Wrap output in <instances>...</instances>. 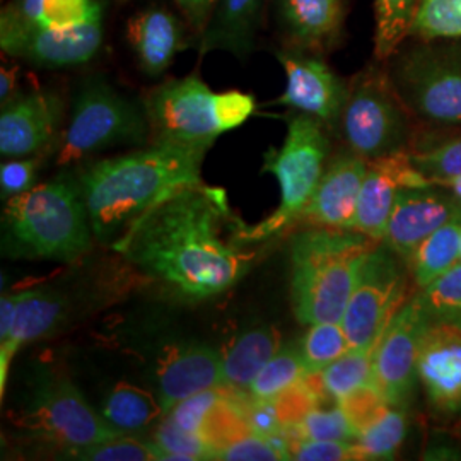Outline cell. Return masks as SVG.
Here are the masks:
<instances>
[{
    "instance_id": "f1b7e54d",
    "label": "cell",
    "mask_w": 461,
    "mask_h": 461,
    "mask_svg": "<svg viewBox=\"0 0 461 461\" xmlns=\"http://www.w3.org/2000/svg\"><path fill=\"white\" fill-rule=\"evenodd\" d=\"M373 354L375 348H350L321 373H316L327 400L339 403L352 392L375 383Z\"/></svg>"
},
{
    "instance_id": "6da1fadb",
    "label": "cell",
    "mask_w": 461,
    "mask_h": 461,
    "mask_svg": "<svg viewBox=\"0 0 461 461\" xmlns=\"http://www.w3.org/2000/svg\"><path fill=\"white\" fill-rule=\"evenodd\" d=\"M236 224L224 190L198 183L137 215L113 249L169 293L202 301L224 294L251 268L253 251L224 238Z\"/></svg>"
},
{
    "instance_id": "4fadbf2b",
    "label": "cell",
    "mask_w": 461,
    "mask_h": 461,
    "mask_svg": "<svg viewBox=\"0 0 461 461\" xmlns=\"http://www.w3.org/2000/svg\"><path fill=\"white\" fill-rule=\"evenodd\" d=\"M103 23L76 30H51L38 24H2L0 45L11 55L45 68L81 66L96 57L103 43Z\"/></svg>"
},
{
    "instance_id": "484cf974",
    "label": "cell",
    "mask_w": 461,
    "mask_h": 461,
    "mask_svg": "<svg viewBox=\"0 0 461 461\" xmlns=\"http://www.w3.org/2000/svg\"><path fill=\"white\" fill-rule=\"evenodd\" d=\"M460 247L461 214H458L428 236L409 258L415 289L428 287L460 264Z\"/></svg>"
},
{
    "instance_id": "816d5d0a",
    "label": "cell",
    "mask_w": 461,
    "mask_h": 461,
    "mask_svg": "<svg viewBox=\"0 0 461 461\" xmlns=\"http://www.w3.org/2000/svg\"><path fill=\"white\" fill-rule=\"evenodd\" d=\"M460 262H461V247H460Z\"/></svg>"
},
{
    "instance_id": "f6af8a7d",
    "label": "cell",
    "mask_w": 461,
    "mask_h": 461,
    "mask_svg": "<svg viewBox=\"0 0 461 461\" xmlns=\"http://www.w3.org/2000/svg\"><path fill=\"white\" fill-rule=\"evenodd\" d=\"M173 2L178 5L188 24L200 34L212 14L217 0H173Z\"/></svg>"
},
{
    "instance_id": "b9f144b4",
    "label": "cell",
    "mask_w": 461,
    "mask_h": 461,
    "mask_svg": "<svg viewBox=\"0 0 461 461\" xmlns=\"http://www.w3.org/2000/svg\"><path fill=\"white\" fill-rule=\"evenodd\" d=\"M215 460L279 461L287 460V456L268 438L249 430L245 436L219 449Z\"/></svg>"
},
{
    "instance_id": "3957f363",
    "label": "cell",
    "mask_w": 461,
    "mask_h": 461,
    "mask_svg": "<svg viewBox=\"0 0 461 461\" xmlns=\"http://www.w3.org/2000/svg\"><path fill=\"white\" fill-rule=\"evenodd\" d=\"M378 241L352 230L310 226L291 241V303L301 325L342 321L364 257Z\"/></svg>"
},
{
    "instance_id": "8992f818",
    "label": "cell",
    "mask_w": 461,
    "mask_h": 461,
    "mask_svg": "<svg viewBox=\"0 0 461 461\" xmlns=\"http://www.w3.org/2000/svg\"><path fill=\"white\" fill-rule=\"evenodd\" d=\"M330 140L323 122L296 112L287 118V135L279 149H268L264 156V171L272 173L280 186V203L276 212L257 226L238 222L236 241L255 245L267 241L301 221L306 205L325 173Z\"/></svg>"
},
{
    "instance_id": "5b68a950",
    "label": "cell",
    "mask_w": 461,
    "mask_h": 461,
    "mask_svg": "<svg viewBox=\"0 0 461 461\" xmlns=\"http://www.w3.org/2000/svg\"><path fill=\"white\" fill-rule=\"evenodd\" d=\"M150 142L209 149L219 135L241 127L255 113V96L243 91L214 93L197 74L169 79L142 99Z\"/></svg>"
},
{
    "instance_id": "ffe728a7",
    "label": "cell",
    "mask_w": 461,
    "mask_h": 461,
    "mask_svg": "<svg viewBox=\"0 0 461 461\" xmlns=\"http://www.w3.org/2000/svg\"><path fill=\"white\" fill-rule=\"evenodd\" d=\"M156 378L158 398L167 413L188 396L224 386L222 354L202 344L171 347L158 363Z\"/></svg>"
},
{
    "instance_id": "f907efd6",
    "label": "cell",
    "mask_w": 461,
    "mask_h": 461,
    "mask_svg": "<svg viewBox=\"0 0 461 461\" xmlns=\"http://www.w3.org/2000/svg\"><path fill=\"white\" fill-rule=\"evenodd\" d=\"M458 434H460V438H461V424H460V430H458Z\"/></svg>"
},
{
    "instance_id": "4316f807",
    "label": "cell",
    "mask_w": 461,
    "mask_h": 461,
    "mask_svg": "<svg viewBox=\"0 0 461 461\" xmlns=\"http://www.w3.org/2000/svg\"><path fill=\"white\" fill-rule=\"evenodd\" d=\"M165 415L159 398L156 400L148 390L127 381L116 383L103 407V417L106 422L123 434L144 430Z\"/></svg>"
},
{
    "instance_id": "ee69618b",
    "label": "cell",
    "mask_w": 461,
    "mask_h": 461,
    "mask_svg": "<svg viewBox=\"0 0 461 461\" xmlns=\"http://www.w3.org/2000/svg\"><path fill=\"white\" fill-rule=\"evenodd\" d=\"M40 167V159L30 158H14L0 166V192L2 198L16 197L32 190L36 185V173Z\"/></svg>"
},
{
    "instance_id": "c3c4849f",
    "label": "cell",
    "mask_w": 461,
    "mask_h": 461,
    "mask_svg": "<svg viewBox=\"0 0 461 461\" xmlns=\"http://www.w3.org/2000/svg\"><path fill=\"white\" fill-rule=\"evenodd\" d=\"M16 67H2V72H0V101H2V104L16 98Z\"/></svg>"
},
{
    "instance_id": "7c38bea8",
    "label": "cell",
    "mask_w": 461,
    "mask_h": 461,
    "mask_svg": "<svg viewBox=\"0 0 461 461\" xmlns=\"http://www.w3.org/2000/svg\"><path fill=\"white\" fill-rule=\"evenodd\" d=\"M430 323L420 296L415 291L398 310L375 347V384L393 407L409 409L412 403L419 383L417 361L420 342Z\"/></svg>"
},
{
    "instance_id": "e575fe53",
    "label": "cell",
    "mask_w": 461,
    "mask_h": 461,
    "mask_svg": "<svg viewBox=\"0 0 461 461\" xmlns=\"http://www.w3.org/2000/svg\"><path fill=\"white\" fill-rule=\"evenodd\" d=\"M291 445L301 439H318V441H356L357 432L352 428L350 420L347 419L346 412L339 403L329 409L314 407L313 411L306 413L303 420L293 426L284 429Z\"/></svg>"
},
{
    "instance_id": "83f0119b",
    "label": "cell",
    "mask_w": 461,
    "mask_h": 461,
    "mask_svg": "<svg viewBox=\"0 0 461 461\" xmlns=\"http://www.w3.org/2000/svg\"><path fill=\"white\" fill-rule=\"evenodd\" d=\"M407 152L413 167L429 183L443 185L461 176V133L415 137Z\"/></svg>"
},
{
    "instance_id": "4dcf8cb0",
    "label": "cell",
    "mask_w": 461,
    "mask_h": 461,
    "mask_svg": "<svg viewBox=\"0 0 461 461\" xmlns=\"http://www.w3.org/2000/svg\"><path fill=\"white\" fill-rule=\"evenodd\" d=\"M409 430V412L405 407L390 405L369 428L357 436L356 445L363 460H393Z\"/></svg>"
},
{
    "instance_id": "ba28073f",
    "label": "cell",
    "mask_w": 461,
    "mask_h": 461,
    "mask_svg": "<svg viewBox=\"0 0 461 461\" xmlns=\"http://www.w3.org/2000/svg\"><path fill=\"white\" fill-rule=\"evenodd\" d=\"M412 118L390 74L369 67L348 84L339 123L348 150L373 161L411 149Z\"/></svg>"
},
{
    "instance_id": "836d02e7",
    "label": "cell",
    "mask_w": 461,
    "mask_h": 461,
    "mask_svg": "<svg viewBox=\"0 0 461 461\" xmlns=\"http://www.w3.org/2000/svg\"><path fill=\"white\" fill-rule=\"evenodd\" d=\"M150 443L159 461L215 460L214 449L205 443L200 434L178 428L167 415L154 428Z\"/></svg>"
},
{
    "instance_id": "277c9868",
    "label": "cell",
    "mask_w": 461,
    "mask_h": 461,
    "mask_svg": "<svg viewBox=\"0 0 461 461\" xmlns=\"http://www.w3.org/2000/svg\"><path fill=\"white\" fill-rule=\"evenodd\" d=\"M4 249L13 257L76 262L93 245V226L79 186L67 180L34 185L7 198Z\"/></svg>"
},
{
    "instance_id": "5bb4252c",
    "label": "cell",
    "mask_w": 461,
    "mask_h": 461,
    "mask_svg": "<svg viewBox=\"0 0 461 461\" xmlns=\"http://www.w3.org/2000/svg\"><path fill=\"white\" fill-rule=\"evenodd\" d=\"M417 378L426 396L429 412L451 422L461 417V330L446 323H430L424 331Z\"/></svg>"
},
{
    "instance_id": "7402d4cb",
    "label": "cell",
    "mask_w": 461,
    "mask_h": 461,
    "mask_svg": "<svg viewBox=\"0 0 461 461\" xmlns=\"http://www.w3.org/2000/svg\"><path fill=\"white\" fill-rule=\"evenodd\" d=\"M129 41L144 74L158 77L188 47L183 23L163 7H149L129 23Z\"/></svg>"
},
{
    "instance_id": "1f68e13d",
    "label": "cell",
    "mask_w": 461,
    "mask_h": 461,
    "mask_svg": "<svg viewBox=\"0 0 461 461\" xmlns=\"http://www.w3.org/2000/svg\"><path fill=\"white\" fill-rule=\"evenodd\" d=\"M420 0H376L375 53L379 60L393 57L405 36L411 33Z\"/></svg>"
},
{
    "instance_id": "d4e9b609",
    "label": "cell",
    "mask_w": 461,
    "mask_h": 461,
    "mask_svg": "<svg viewBox=\"0 0 461 461\" xmlns=\"http://www.w3.org/2000/svg\"><path fill=\"white\" fill-rule=\"evenodd\" d=\"M280 347V333L274 327H255L236 337L222 354L224 388L248 390Z\"/></svg>"
},
{
    "instance_id": "7dc6e473",
    "label": "cell",
    "mask_w": 461,
    "mask_h": 461,
    "mask_svg": "<svg viewBox=\"0 0 461 461\" xmlns=\"http://www.w3.org/2000/svg\"><path fill=\"white\" fill-rule=\"evenodd\" d=\"M24 296V291L14 293V294H4L0 299V342H4L14 325L16 310Z\"/></svg>"
},
{
    "instance_id": "ac0fdd59",
    "label": "cell",
    "mask_w": 461,
    "mask_h": 461,
    "mask_svg": "<svg viewBox=\"0 0 461 461\" xmlns=\"http://www.w3.org/2000/svg\"><path fill=\"white\" fill-rule=\"evenodd\" d=\"M422 185H429V182L413 167L407 150L367 161V173L359 194L352 230L381 243L398 192L405 186Z\"/></svg>"
},
{
    "instance_id": "30bf717a",
    "label": "cell",
    "mask_w": 461,
    "mask_h": 461,
    "mask_svg": "<svg viewBox=\"0 0 461 461\" xmlns=\"http://www.w3.org/2000/svg\"><path fill=\"white\" fill-rule=\"evenodd\" d=\"M409 262L383 241L371 248L359 267L342 316L352 348H375L398 310L415 293Z\"/></svg>"
},
{
    "instance_id": "52a82bcc",
    "label": "cell",
    "mask_w": 461,
    "mask_h": 461,
    "mask_svg": "<svg viewBox=\"0 0 461 461\" xmlns=\"http://www.w3.org/2000/svg\"><path fill=\"white\" fill-rule=\"evenodd\" d=\"M390 79L411 115L432 131L461 129V41L422 40L396 55Z\"/></svg>"
},
{
    "instance_id": "f546056e",
    "label": "cell",
    "mask_w": 461,
    "mask_h": 461,
    "mask_svg": "<svg viewBox=\"0 0 461 461\" xmlns=\"http://www.w3.org/2000/svg\"><path fill=\"white\" fill-rule=\"evenodd\" d=\"M308 375L301 347L282 346L251 381L248 393L253 400L268 402L293 388Z\"/></svg>"
},
{
    "instance_id": "cb8c5ba5",
    "label": "cell",
    "mask_w": 461,
    "mask_h": 461,
    "mask_svg": "<svg viewBox=\"0 0 461 461\" xmlns=\"http://www.w3.org/2000/svg\"><path fill=\"white\" fill-rule=\"evenodd\" d=\"M66 299L45 289L24 291L16 310L14 325L9 337L0 342V395L4 398L11 363L17 350L33 340L49 335L64 316Z\"/></svg>"
},
{
    "instance_id": "60d3db41",
    "label": "cell",
    "mask_w": 461,
    "mask_h": 461,
    "mask_svg": "<svg viewBox=\"0 0 461 461\" xmlns=\"http://www.w3.org/2000/svg\"><path fill=\"white\" fill-rule=\"evenodd\" d=\"M224 386L209 388L203 392H198L195 395L188 396L182 402H178L169 412L166 413L178 428L185 429L188 432L200 434V430L205 424V419L212 412L217 402L224 395Z\"/></svg>"
},
{
    "instance_id": "d6a6232c",
    "label": "cell",
    "mask_w": 461,
    "mask_h": 461,
    "mask_svg": "<svg viewBox=\"0 0 461 461\" xmlns=\"http://www.w3.org/2000/svg\"><path fill=\"white\" fill-rule=\"evenodd\" d=\"M342 321H323L310 325L301 342V354L308 375L321 373L327 366L350 350Z\"/></svg>"
},
{
    "instance_id": "8fae6325",
    "label": "cell",
    "mask_w": 461,
    "mask_h": 461,
    "mask_svg": "<svg viewBox=\"0 0 461 461\" xmlns=\"http://www.w3.org/2000/svg\"><path fill=\"white\" fill-rule=\"evenodd\" d=\"M17 424L66 449L125 436L112 428L86 402L81 392L62 376H47L36 383L24 409L19 412Z\"/></svg>"
},
{
    "instance_id": "f35d334b",
    "label": "cell",
    "mask_w": 461,
    "mask_h": 461,
    "mask_svg": "<svg viewBox=\"0 0 461 461\" xmlns=\"http://www.w3.org/2000/svg\"><path fill=\"white\" fill-rule=\"evenodd\" d=\"M67 455L74 460L84 461H156V449L150 441L139 443L131 438L120 436L96 445L70 447Z\"/></svg>"
},
{
    "instance_id": "603a6c76",
    "label": "cell",
    "mask_w": 461,
    "mask_h": 461,
    "mask_svg": "<svg viewBox=\"0 0 461 461\" xmlns=\"http://www.w3.org/2000/svg\"><path fill=\"white\" fill-rule=\"evenodd\" d=\"M267 0H217L203 32L198 34V51H230L245 59L257 43Z\"/></svg>"
},
{
    "instance_id": "f5cc1de1",
    "label": "cell",
    "mask_w": 461,
    "mask_h": 461,
    "mask_svg": "<svg viewBox=\"0 0 461 461\" xmlns=\"http://www.w3.org/2000/svg\"><path fill=\"white\" fill-rule=\"evenodd\" d=\"M122 2H123V0H122Z\"/></svg>"
},
{
    "instance_id": "74e56055",
    "label": "cell",
    "mask_w": 461,
    "mask_h": 461,
    "mask_svg": "<svg viewBox=\"0 0 461 461\" xmlns=\"http://www.w3.org/2000/svg\"><path fill=\"white\" fill-rule=\"evenodd\" d=\"M98 21H103L99 0H43L34 24L67 32Z\"/></svg>"
},
{
    "instance_id": "9c48e42d",
    "label": "cell",
    "mask_w": 461,
    "mask_h": 461,
    "mask_svg": "<svg viewBox=\"0 0 461 461\" xmlns=\"http://www.w3.org/2000/svg\"><path fill=\"white\" fill-rule=\"evenodd\" d=\"M149 139L150 127L144 106L123 96L104 77H89L74 99L59 165L79 163L115 146H144Z\"/></svg>"
},
{
    "instance_id": "7a4b0ae2",
    "label": "cell",
    "mask_w": 461,
    "mask_h": 461,
    "mask_svg": "<svg viewBox=\"0 0 461 461\" xmlns=\"http://www.w3.org/2000/svg\"><path fill=\"white\" fill-rule=\"evenodd\" d=\"M207 149L150 144L131 154L87 166L79 176L93 232L99 241L118 238L133 219L167 194L202 183Z\"/></svg>"
},
{
    "instance_id": "bcb514c9",
    "label": "cell",
    "mask_w": 461,
    "mask_h": 461,
    "mask_svg": "<svg viewBox=\"0 0 461 461\" xmlns=\"http://www.w3.org/2000/svg\"><path fill=\"white\" fill-rule=\"evenodd\" d=\"M43 0H13L4 7L0 23L2 24H32L36 19Z\"/></svg>"
},
{
    "instance_id": "d6986e66",
    "label": "cell",
    "mask_w": 461,
    "mask_h": 461,
    "mask_svg": "<svg viewBox=\"0 0 461 461\" xmlns=\"http://www.w3.org/2000/svg\"><path fill=\"white\" fill-rule=\"evenodd\" d=\"M366 173L367 159L352 150L337 154L325 167L301 221L318 228L352 230Z\"/></svg>"
},
{
    "instance_id": "681fc988",
    "label": "cell",
    "mask_w": 461,
    "mask_h": 461,
    "mask_svg": "<svg viewBox=\"0 0 461 461\" xmlns=\"http://www.w3.org/2000/svg\"><path fill=\"white\" fill-rule=\"evenodd\" d=\"M441 186H446V188H449L456 197L461 198V176L460 178H455V180H449V182L443 183Z\"/></svg>"
},
{
    "instance_id": "44dd1931",
    "label": "cell",
    "mask_w": 461,
    "mask_h": 461,
    "mask_svg": "<svg viewBox=\"0 0 461 461\" xmlns=\"http://www.w3.org/2000/svg\"><path fill=\"white\" fill-rule=\"evenodd\" d=\"M279 30L289 49L318 53L339 40L347 0H274Z\"/></svg>"
},
{
    "instance_id": "8d00e7d4",
    "label": "cell",
    "mask_w": 461,
    "mask_h": 461,
    "mask_svg": "<svg viewBox=\"0 0 461 461\" xmlns=\"http://www.w3.org/2000/svg\"><path fill=\"white\" fill-rule=\"evenodd\" d=\"M409 34L461 40V0H420Z\"/></svg>"
},
{
    "instance_id": "e0dca14e",
    "label": "cell",
    "mask_w": 461,
    "mask_h": 461,
    "mask_svg": "<svg viewBox=\"0 0 461 461\" xmlns=\"http://www.w3.org/2000/svg\"><path fill=\"white\" fill-rule=\"evenodd\" d=\"M64 103L55 93L33 91L2 104L0 154L30 158L49 146L59 132Z\"/></svg>"
},
{
    "instance_id": "d590c367",
    "label": "cell",
    "mask_w": 461,
    "mask_h": 461,
    "mask_svg": "<svg viewBox=\"0 0 461 461\" xmlns=\"http://www.w3.org/2000/svg\"><path fill=\"white\" fill-rule=\"evenodd\" d=\"M417 293L432 323L461 330V262Z\"/></svg>"
},
{
    "instance_id": "ab89813d",
    "label": "cell",
    "mask_w": 461,
    "mask_h": 461,
    "mask_svg": "<svg viewBox=\"0 0 461 461\" xmlns=\"http://www.w3.org/2000/svg\"><path fill=\"white\" fill-rule=\"evenodd\" d=\"M339 405L346 412L347 419L350 420L352 428L356 429L357 436L390 407V403L381 395L375 383H369L363 388L352 392L342 402H339Z\"/></svg>"
},
{
    "instance_id": "9a60e30c",
    "label": "cell",
    "mask_w": 461,
    "mask_h": 461,
    "mask_svg": "<svg viewBox=\"0 0 461 461\" xmlns=\"http://www.w3.org/2000/svg\"><path fill=\"white\" fill-rule=\"evenodd\" d=\"M277 60L285 70V89L272 104L289 106L333 125L346 104L347 86L321 59L299 50H280Z\"/></svg>"
},
{
    "instance_id": "7bdbcfd3",
    "label": "cell",
    "mask_w": 461,
    "mask_h": 461,
    "mask_svg": "<svg viewBox=\"0 0 461 461\" xmlns=\"http://www.w3.org/2000/svg\"><path fill=\"white\" fill-rule=\"evenodd\" d=\"M291 460L354 461L363 460V458L356 441L301 439L291 445Z\"/></svg>"
},
{
    "instance_id": "2e32d148",
    "label": "cell",
    "mask_w": 461,
    "mask_h": 461,
    "mask_svg": "<svg viewBox=\"0 0 461 461\" xmlns=\"http://www.w3.org/2000/svg\"><path fill=\"white\" fill-rule=\"evenodd\" d=\"M458 214L461 198L449 188L434 183L405 186L398 192L383 243L409 262L428 236Z\"/></svg>"
}]
</instances>
